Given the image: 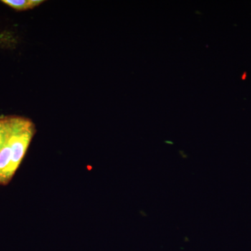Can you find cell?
I'll use <instances>...</instances> for the list:
<instances>
[{
    "mask_svg": "<svg viewBox=\"0 0 251 251\" xmlns=\"http://www.w3.org/2000/svg\"><path fill=\"white\" fill-rule=\"evenodd\" d=\"M2 1L13 9L17 10L31 9L43 2L40 0H4Z\"/></svg>",
    "mask_w": 251,
    "mask_h": 251,
    "instance_id": "3957f363",
    "label": "cell"
},
{
    "mask_svg": "<svg viewBox=\"0 0 251 251\" xmlns=\"http://www.w3.org/2000/svg\"><path fill=\"white\" fill-rule=\"evenodd\" d=\"M10 134L9 118L0 120V150L7 143Z\"/></svg>",
    "mask_w": 251,
    "mask_h": 251,
    "instance_id": "277c9868",
    "label": "cell"
},
{
    "mask_svg": "<svg viewBox=\"0 0 251 251\" xmlns=\"http://www.w3.org/2000/svg\"><path fill=\"white\" fill-rule=\"evenodd\" d=\"M11 160V150L7 141L0 150V182L2 181L3 175L6 168L9 166Z\"/></svg>",
    "mask_w": 251,
    "mask_h": 251,
    "instance_id": "7a4b0ae2",
    "label": "cell"
},
{
    "mask_svg": "<svg viewBox=\"0 0 251 251\" xmlns=\"http://www.w3.org/2000/svg\"><path fill=\"white\" fill-rule=\"evenodd\" d=\"M8 143L11 150V160L3 175L2 181H9L16 173L34 135V125L29 120L20 117H11Z\"/></svg>",
    "mask_w": 251,
    "mask_h": 251,
    "instance_id": "6da1fadb",
    "label": "cell"
}]
</instances>
